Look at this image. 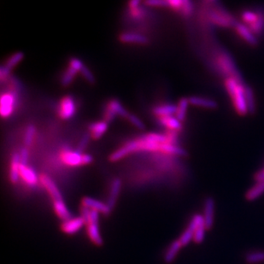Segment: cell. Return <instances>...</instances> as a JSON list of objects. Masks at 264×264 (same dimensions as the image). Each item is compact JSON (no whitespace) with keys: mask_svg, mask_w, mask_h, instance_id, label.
Masks as SVG:
<instances>
[{"mask_svg":"<svg viewBox=\"0 0 264 264\" xmlns=\"http://www.w3.org/2000/svg\"><path fill=\"white\" fill-rule=\"evenodd\" d=\"M165 143H168L166 135L155 133L147 134L141 138L131 140L117 151H114L109 157V159L111 162H116L136 151H161L162 145Z\"/></svg>","mask_w":264,"mask_h":264,"instance_id":"6da1fadb","label":"cell"},{"mask_svg":"<svg viewBox=\"0 0 264 264\" xmlns=\"http://www.w3.org/2000/svg\"><path fill=\"white\" fill-rule=\"evenodd\" d=\"M226 92L229 95L232 100L233 105L238 115L240 116H245L249 114L247 104L245 100V85L241 83L236 79L228 77L224 82Z\"/></svg>","mask_w":264,"mask_h":264,"instance_id":"7a4b0ae2","label":"cell"},{"mask_svg":"<svg viewBox=\"0 0 264 264\" xmlns=\"http://www.w3.org/2000/svg\"><path fill=\"white\" fill-rule=\"evenodd\" d=\"M208 19L212 24L223 28L235 27L238 22L222 6H213L208 13Z\"/></svg>","mask_w":264,"mask_h":264,"instance_id":"3957f363","label":"cell"},{"mask_svg":"<svg viewBox=\"0 0 264 264\" xmlns=\"http://www.w3.org/2000/svg\"><path fill=\"white\" fill-rule=\"evenodd\" d=\"M216 61L218 62V64H220L221 72L226 74V76H227L226 78L232 77V78L236 79L238 81H240L241 83H244L242 76H240V71L236 67L234 59L230 56L229 53H227L224 50H221V51H219L218 57H217Z\"/></svg>","mask_w":264,"mask_h":264,"instance_id":"277c9868","label":"cell"},{"mask_svg":"<svg viewBox=\"0 0 264 264\" xmlns=\"http://www.w3.org/2000/svg\"><path fill=\"white\" fill-rule=\"evenodd\" d=\"M61 159L68 166L78 167L90 164L93 161V157L89 154H81L77 151L65 150L61 153Z\"/></svg>","mask_w":264,"mask_h":264,"instance_id":"5b68a950","label":"cell"},{"mask_svg":"<svg viewBox=\"0 0 264 264\" xmlns=\"http://www.w3.org/2000/svg\"><path fill=\"white\" fill-rule=\"evenodd\" d=\"M202 216L207 231L212 229L216 217V202L213 197H207L205 199Z\"/></svg>","mask_w":264,"mask_h":264,"instance_id":"8992f818","label":"cell"},{"mask_svg":"<svg viewBox=\"0 0 264 264\" xmlns=\"http://www.w3.org/2000/svg\"><path fill=\"white\" fill-rule=\"evenodd\" d=\"M202 219L203 216L201 214H195L191 217L186 229L184 230V232L181 234V236L178 239L180 242L181 243V245H183V247L184 246H187L191 241H193V237H194L195 231L197 228V224L200 223V221Z\"/></svg>","mask_w":264,"mask_h":264,"instance_id":"52a82bcc","label":"cell"},{"mask_svg":"<svg viewBox=\"0 0 264 264\" xmlns=\"http://www.w3.org/2000/svg\"><path fill=\"white\" fill-rule=\"evenodd\" d=\"M81 206L96 211L97 213L104 215V216H110L112 211L106 203L102 202L100 200L91 197H84L81 200Z\"/></svg>","mask_w":264,"mask_h":264,"instance_id":"ba28073f","label":"cell"},{"mask_svg":"<svg viewBox=\"0 0 264 264\" xmlns=\"http://www.w3.org/2000/svg\"><path fill=\"white\" fill-rule=\"evenodd\" d=\"M16 106V96L12 92H6L0 100V114L3 118H7L13 113Z\"/></svg>","mask_w":264,"mask_h":264,"instance_id":"9c48e42d","label":"cell"},{"mask_svg":"<svg viewBox=\"0 0 264 264\" xmlns=\"http://www.w3.org/2000/svg\"><path fill=\"white\" fill-rule=\"evenodd\" d=\"M76 106L75 100L71 96H65L60 101L58 114L62 119L68 120L76 114Z\"/></svg>","mask_w":264,"mask_h":264,"instance_id":"30bf717a","label":"cell"},{"mask_svg":"<svg viewBox=\"0 0 264 264\" xmlns=\"http://www.w3.org/2000/svg\"><path fill=\"white\" fill-rule=\"evenodd\" d=\"M84 226H86V221L81 216L72 217L61 224V230L65 235H73L77 234Z\"/></svg>","mask_w":264,"mask_h":264,"instance_id":"8fae6325","label":"cell"},{"mask_svg":"<svg viewBox=\"0 0 264 264\" xmlns=\"http://www.w3.org/2000/svg\"><path fill=\"white\" fill-rule=\"evenodd\" d=\"M238 35H240V38L243 39L246 43L251 46H256L258 45V40L256 35H254L250 27L241 22H237L235 26Z\"/></svg>","mask_w":264,"mask_h":264,"instance_id":"7c38bea8","label":"cell"},{"mask_svg":"<svg viewBox=\"0 0 264 264\" xmlns=\"http://www.w3.org/2000/svg\"><path fill=\"white\" fill-rule=\"evenodd\" d=\"M40 181L44 186V188L48 191L49 194L51 196L53 201H57V200H62V193L60 191L59 188L57 187V185L54 181L49 177L48 175H41L40 176Z\"/></svg>","mask_w":264,"mask_h":264,"instance_id":"4fadbf2b","label":"cell"},{"mask_svg":"<svg viewBox=\"0 0 264 264\" xmlns=\"http://www.w3.org/2000/svg\"><path fill=\"white\" fill-rule=\"evenodd\" d=\"M86 234L90 241L97 246L104 245V240L100 233V222H90L86 224Z\"/></svg>","mask_w":264,"mask_h":264,"instance_id":"5bb4252c","label":"cell"},{"mask_svg":"<svg viewBox=\"0 0 264 264\" xmlns=\"http://www.w3.org/2000/svg\"><path fill=\"white\" fill-rule=\"evenodd\" d=\"M121 186H122L121 181L119 178H115L111 181L108 200L106 202L111 210H113L114 208L116 207V203L118 201L119 196L121 193Z\"/></svg>","mask_w":264,"mask_h":264,"instance_id":"9a60e30c","label":"cell"},{"mask_svg":"<svg viewBox=\"0 0 264 264\" xmlns=\"http://www.w3.org/2000/svg\"><path fill=\"white\" fill-rule=\"evenodd\" d=\"M182 247H183V245H181V243L179 240H174L173 242L170 243L163 254V261L165 263H173L175 261L176 257L178 256Z\"/></svg>","mask_w":264,"mask_h":264,"instance_id":"2e32d148","label":"cell"},{"mask_svg":"<svg viewBox=\"0 0 264 264\" xmlns=\"http://www.w3.org/2000/svg\"><path fill=\"white\" fill-rule=\"evenodd\" d=\"M20 177L25 183L28 186H35L38 183L40 178L35 170L32 168L28 167L27 165H23L21 163L20 166Z\"/></svg>","mask_w":264,"mask_h":264,"instance_id":"e0dca14e","label":"cell"},{"mask_svg":"<svg viewBox=\"0 0 264 264\" xmlns=\"http://www.w3.org/2000/svg\"><path fill=\"white\" fill-rule=\"evenodd\" d=\"M20 166H21V160H20V154H12L11 159V166H10V174L9 179L12 184H16L19 181L20 178Z\"/></svg>","mask_w":264,"mask_h":264,"instance_id":"ac0fdd59","label":"cell"},{"mask_svg":"<svg viewBox=\"0 0 264 264\" xmlns=\"http://www.w3.org/2000/svg\"><path fill=\"white\" fill-rule=\"evenodd\" d=\"M190 105L200 107V108L210 109L215 110L218 107V104L216 100H210L208 97H197V96H191L189 97Z\"/></svg>","mask_w":264,"mask_h":264,"instance_id":"d6986e66","label":"cell"},{"mask_svg":"<svg viewBox=\"0 0 264 264\" xmlns=\"http://www.w3.org/2000/svg\"><path fill=\"white\" fill-rule=\"evenodd\" d=\"M53 210L57 217L60 220H62V222L73 217L70 210L68 209L67 205L63 202V200L53 201Z\"/></svg>","mask_w":264,"mask_h":264,"instance_id":"ffe728a7","label":"cell"},{"mask_svg":"<svg viewBox=\"0 0 264 264\" xmlns=\"http://www.w3.org/2000/svg\"><path fill=\"white\" fill-rule=\"evenodd\" d=\"M264 194V182H256L245 192V197L248 202H254Z\"/></svg>","mask_w":264,"mask_h":264,"instance_id":"44dd1931","label":"cell"},{"mask_svg":"<svg viewBox=\"0 0 264 264\" xmlns=\"http://www.w3.org/2000/svg\"><path fill=\"white\" fill-rule=\"evenodd\" d=\"M120 41L123 43L138 44L146 45L148 43V39L144 35L135 34V32H124L120 35Z\"/></svg>","mask_w":264,"mask_h":264,"instance_id":"7402d4cb","label":"cell"},{"mask_svg":"<svg viewBox=\"0 0 264 264\" xmlns=\"http://www.w3.org/2000/svg\"><path fill=\"white\" fill-rule=\"evenodd\" d=\"M108 127V122L105 121H97V122L90 125V134H91L92 139H94V140L100 139L107 131Z\"/></svg>","mask_w":264,"mask_h":264,"instance_id":"603a6c76","label":"cell"},{"mask_svg":"<svg viewBox=\"0 0 264 264\" xmlns=\"http://www.w3.org/2000/svg\"><path fill=\"white\" fill-rule=\"evenodd\" d=\"M159 121L161 124L163 125L165 127H167L171 131H181L182 129V122L179 120L177 117L175 116H163V117H159Z\"/></svg>","mask_w":264,"mask_h":264,"instance_id":"cb8c5ba5","label":"cell"},{"mask_svg":"<svg viewBox=\"0 0 264 264\" xmlns=\"http://www.w3.org/2000/svg\"><path fill=\"white\" fill-rule=\"evenodd\" d=\"M177 106L174 105H162L156 106L153 109V113L158 117L173 116L176 115Z\"/></svg>","mask_w":264,"mask_h":264,"instance_id":"d4e9b609","label":"cell"},{"mask_svg":"<svg viewBox=\"0 0 264 264\" xmlns=\"http://www.w3.org/2000/svg\"><path fill=\"white\" fill-rule=\"evenodd\" d=\"M245 261L247 264H261L264 262V251L255 250L246 253Z\"/></svg>","mask_w":264,"mask_h":264,"instance_id":"484cf974","label":"cell"},{"mask_svg":"<svg viewBox=\"0 0 264 264\" xmlns=\"http://www.w3.org/2000/svg\"><path fill=\"white\" fill-rule=\"evenodd\" d=\"M107 108L113 111L116 116H120L121 117H124V118H127V116L130 114L127 112V110L121 105V103L119 102L117 100H111L107 105Z\"/></svg>","mask_w":264,"mask_h":264,"instance_id":"4316f807","label":"cell"},{"mask_svg":"<svg viewBox=\"0 0 264 264\" xmlns=\"http://www.w3.org/2000/svg\"><path fill=\"white\" fill-rule=\"evenodd\" d=\"M161 151L164 153L170 154V155H175V156H186L187 155L186 151L184 149L177 145H173V144H162Z\"/></svg>","mask_w":264,"mask_h":264,"instance_id":"83f0119b","label":"cell"},{"mask_svg":"<svg viewBox=\"0 0 264 264\" xmlns=\"http://www.w3.org/2000/svg\"><path fill=\"white\" fill-rule=\"evenodd\" d=\"M245 100H246V104H247V108H248L249 114L253 115L256 111V101H255V96H254L253 89L251 86H245Z\"/></svg>","mask_w":264,"mask_h":264,"instance_id":"f1b7e54d","label":"cell"},{"mask_svg":"<svg viewBox=\"0 0 264 264\" xmlns=\"http://www.w3.org/2000/svg\"><path fill=\"white\" fill-rule=\"evenodd\" d=\"M190 105L188 98L186 97H182L179 101L178 105H177V112H176V117L183 122L186 120V113L188 110V106Z\"/></svg>","mask_w":264,"mask_h":264,"instance_id":"f546056e","label":"cell"},{"mask_svg":"<svg viewBox=\"0 0 264 264\" xmlns=\"http://www.w3.org/2000/svg\"><path fill=\"white\" fill-rule=\"evenodd\" d=\"M258 11H254L246 10V11H243L242 14H241V19L244 22V24L248 25V27L254 24L258 20Z\"/></svg>","mask_w":264,"mask_h":264,"instance_id":"4dcf8cb0","label":"cell"},{"mask_svg":"<svg viewBox=\"0 0 264 264\" xmlns=\"http://www.w3.org/2000/svg\"><path fill=\"white\" fill-rule=\"evenodd\" d=\"M206 232H207V229L205 227V221H204V218H203L200 221V223L197 224V228L195 231L194 237H193V242L195 244H197V245L204 242Z\"/></svg>","mask_w":264,"mask_h":264,"instance_id":"1f68e13d","label":"cell"},{"mask_svg":"<svg viewBox=\"0 0 264 264\" xmlns=\"http://www.w3.org/2000/svg\"><path fill=\"white\" fill-rule=\"evenodd\" d=\"M259 18L254 24L249 26L250 29L254 35H260L264 31V13L262 11H258Z\"/></svg>","mask_w":264,"mask_h":264,"instance_id":"d6a6232c","label":"cell"},{"mask_svg":"<svg viewBox=\"0 0 264 264\" xmlns=\"http://www.w3.org/2000/svg\"><path fill=\"white\" fill-rule=\"evenodd\" d=\"M23 57H24V53L23 52H22V51L16 52L9 58L5 66L11 71L13 68L16 67V65L18 64L23 59Z\"/></svg>","mask_w":264,"mask_h":264,"instance_id":"836d02e7","label":"cell"},{"mask_svg":"<svg viewBox=\"0 0 264 264\" xmlns=\"http://www.w3.org/2000/svg\"><path fill=\"white\" fill-rule=\"evenodd\" d=\"M77 73H79L78 71H76L73 68L70 67V66L68 68L67 70L65 71L63 76H62V80H61V83H62V86H69L73 81Z\"/></svg>","mask_w":264,"mask_h":264,"instance_id":"e575fe53","label":"cell"},{"mask_svg":"<svg viewBox=\"0 0 264 264\" xmlns=\"http://www.w3.org/2000/svg\"><path fill=\"white\" fill-rule=\"evenodd\" d=\"M35 131H36V128H35V126L32 124L28 125L27 128H26V131H25L24 134V139H23V143H24V146H26V147H28V146L32 145V140H34V137H35Z\"/></svg>","mask_w":264,"mask_h":264,"instance_id":"d590c367","label":"cell"},{"mask_svg":"<svg viewBox=\"0 0 264 264\" xmlns=\"http://www.w3.org/2000/svg\"><path fill=\"white\" fill-rule=\"evenodd\" d=\"M90 138H91V134H89V133L84 134L83 136L81 137V140H80V142H79L76 151L82 154L84 150L86 148V146L89 143Z\"/></svg>","mask_w":264,"mask_h":264,"instance_id":"8d00e7d4","label":"cell"},{"mask_svg":"<svg viewBox=\"0 0 264 264\" xmlns=\"http://www.w3.org/2000/svg\"><path fill=\"white\" fill-rule=\"evenodd\" d=\"M127 119L130 121V123H132L135 127H137L138 129L144 130L146 128V126L144 124L143 121H141L138 116H135L134 114H129Z\"/></svg>","mask_w":264,"mask_h":264,"instance_id":"74e56055","label":"cell"},{"mask_svg":"<svg viewBox=\"0 0 264 264\" xmlns=\"http://www.w3.org/2000/svg\"><path fill=\"white\" fill-rule=\"evenodd\" d=\"M80 73L82 75L84 78L86 79V81H88L89 83L93 84L95 82V77L93 74L90 71L89 69L86 67V65H84L82 69H81Z\"/></svg>","mask_w":264,"mask_h":264,"instance_id":"f35d334b","label":"cell"},{"mask_svg":"<svg viewBox=\"0 0 264 264\" xmlns=\"http://www.w3.org/2000/svg\"><path fill=\"white\" fill-rule=\"evenodd\" d=\"M192 11H193V6H192L191 1L183 0V6H182L181 11V13L183 14L185 16H189L192 14Z\"/></svg>","mask_w":264,"mask_h":264,"instance_id":"ab89813d","label":"cell"},{"mask_svg":"<svg viewBox=\"0 0 264 264\" xmlns=\"http://www.w3.org/2000/svg\"><path fill=\"white\" fill-rule=\"evenodd\" d=\"M169 1V7L174 9L175 11H181L183 6V0H168Z\"/></svg>","mask_w":264,"mask_h":264,"instance_id":"60d3db41","label":"cell"},{"mask_svg":"<svg viewBox=\"0 0 264 264\" xmlns=\"http://www.w3.org/2000/svg\"><path fill=\"white\" fill-rule=\"evenodd\" d=\"M146 4L151 6H158V7L166 6V7H169V1H164V0H149V1H146Z\"/></svg>","mask_w":264,"mask_h":264,"instance_id":"b9f144b4","label":"cell"},{"mask_svg":"<svg viewBox=\"0 0 264 264\" xmlns=\"http://www.w3.org/2000/svg\"><path fill=\"white\" fill-rule=\"evenodd\" d=\"M28 150L27 147L22 148L20 151V160H21V163L23 165H27V162H28Z\"/></svg>","mask_w":264,"mask_h":264,"instance_id":"7bdbcfd3","label":"cell"},{"mask_svg":"<svg viewBox=\"0 0 264 264\" xmlns=\"http://www.w3.org/2000/svg\"><path fill=\"white\" fill-rule=\"evenodd\" d=\"M10 72H11V70H9L5 65H2L0 67V79H1V81H4L5 79L7 78Z\"/></svg>","mask_w":264,"mask_h":264,"instance_id":"ee69618b","label":"cell"},{"mask_svg":"<svg viewBox=\"0 0 264 264\" xmlns=\"http://www.w3.org/2000/svg\"><path fill=\"white\" fill-rule=\"evenodd\" d=\"M254 180L256 182H264V168L254 175Z\"/></svg>","mask_w":264,"mask_h":264,"instance_id":"f6af8a7d","label":"cell"},{"mask_svg":"<svg viewBox=\"0 0 264 264\" xmlns=\"http://www.w3.org/2000/svg\"><path fill=\"white\" fill-rule=\"evenodd\" d=\"M140 4V1L139 0H135V1H131L129 3L130 8L132 9V10H135V9H138V6Z\"/></svg>","mask_w":264,"mask_h":264,"instance_id":"bcb514c9","label":"cell"}]
</instances>
